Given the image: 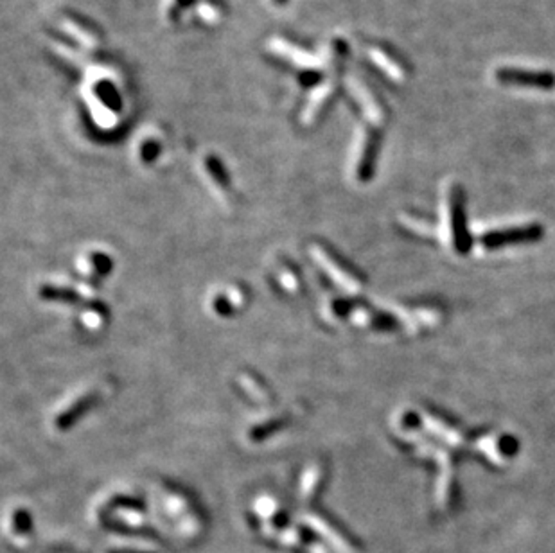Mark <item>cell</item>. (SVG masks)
I'll return each instance as SVG.
<instances>
[{
    "instance_id": "1",
    "label": "cell",
    "mask_w": 555,
    "mask_h": 553,
    "mask_svg": "<svg viewBox=\"0 0 555 553\" xmlns=\"http://www.w3.org/2000/svg\"><path fill=\"white\" fill-rule=\"evenodd\" d=\"M306 523L314 534H318L323 539V543L329 544L334 553H356V548L351 541L343 537V534L338 528L329 523L328 519H323L320 515L311 514L306 517Z\"/></svg>"
},
{
    "instance_id": "2",
    "label": "cell",
    "mask_w": 555,
    "mask_h": 553,
    "mask_svg": "<svg viewBox=\"0 0 555 553\" xmlns=\"http://www.w3.org/2000/svg\"><path fill=\"white\" fill-rule=\"evenodd\" d=\"M270 51L279 54V56L284 58V60H290L293 65L302 66V69H320V66H322V63H320V60H318L317 56L302 51V49H299L297 45L286 42V40L282 38L271 40Z\"/></svg>"
},
{
    "instance_id": "3",
    "label": "cell",
    "mask_w": 555,
    "mask_h": 553,
    "mask_svg": "<svg viewBox=\"0 0 555 553\" xmlns=\"http://www.w3.org/2000/svg\"><path fill=\"white\" fill-rule=\"evenodd\" d=\"M332 90H334V83H332L331 79L325 81V83H322V85L314 88L313 94H311V97H309L308 101V106H306V110L302 112V115H300L302 123L309 124L314 117H317L318 112H320L323 104H325V101L332 95Z\"/></svg>"
},
{
    "instance_id": "4",
    "label": "cell",
    "mask_w": 555,
    "mask_h": 553,
    "mask_svg": "<svg viewBox=\"0 0 555 553\" xmlns=\"http://www.w3.org/2000/svg\"><path fill=\"white\" fill-rule=\"evenodd\" d=\"M500 76L505 83H517V85H532V86H550L554 79L550 74L545 72H523V71H502Z\"/></svg>"
},
{
    "instance_id": "5",
    "label": "cell",
    "mask_w": 555,
    "mask_h": 553,
    "mask_svg": "<svg viewBox=\"0 0 555 553\" xmlns=\"http://www.w3.org/2000/svg\"><path fill=\"white\" fill-rule=\"evenodd\" d=\"M349 86H351L352 95H354V97H356V99L361 103V106H363V110H365V114L369 115V117L372 119V121L380 123L381 112H380V108H378L375 101L372 99V97H370L369 90H367L365 86L361 85V83H358V81H354V79L349 81Z\"/></svg>"
},
{
    "instance_id": "6",
    "label": "cell",
    "mask_w": 555,
    "mask_h": 553,
    "mask_svg": "<svg viewBox=\"0 0 555 553\" xmlns=\"http://www.w3.org/2000/svg\"><path fill=\"white\" fill-rule=\"evenodd\" d=\"M62 25H63V29H65L66 33L71 34L72 38H76L77 42H79L81 45H83V47L92 49V47H95V45H97V40L94 38V34H90L88 31H86V29H83L79 24H76L74 20H69V19L63 20Z\"/></svg>"
},
{
    "instance_id": "7",
    "label": "cell",
    "mask_w": 555,
    "mask_h": 553,
    "mask_svg": "<svg viewBox=\"0 0 555 553\" xmlns=\"http://www.w3.org/2000/svg\"><path fill=\"white\" fill-rule=\"evenodd\" d=\"M117 519L123 523V525L130 526V528H143L146 525V515L143 514L137 508H124V511L117 512Z\"/></svg>"
},
{
    "instance_id": "8",
    "label": "cell",
    "mask_w": 555,
    "mask_h": 553,
    "mask_svg": "<svg viewBox=\"0 0 555 553\" xmlns=\"http://www.w3.org/2000/svg\"><path fill=\"white\" fill-rule=\"evenodd\" d=\"M88 103H90L92 106H99V103H97V101H95L90 94H88ZM95 119H99V123H103V124H110L112 123V119H114V115L110 114L108 110L101 108V114L95 115Z\"/></svg>"
},
{
    "instance_id": "9",
    "label": "cell",
    "mask_w": 555,
    "mask_h": 553,
    "mask_svg": "<svg viewBox=\"0 0 555 553\" xmlns=\"http://www.w3.org/2000/svg\"><path fill=\"white\" fill-rule=\"evenodd\" d=\"M199 14H204L205 19L210 20V22H214V20L218 19V11L212 10L209 4H204L201 8H199Z\"/></svg>"
},
{
    "instance_id": "10",
    "label": "cell",
    "mask_w": 555,
    "mask_h": 553,
    "mask_svg": "<svg viewBox=\"0 0 555 553\" xmlns=\"http://www.w3.org/2000/svg\"><path fill=\"white\" fill-rule=\"evenodd\" d=\"M275 2H279V0H275Z\"/></svg>"
}]
</instances>
